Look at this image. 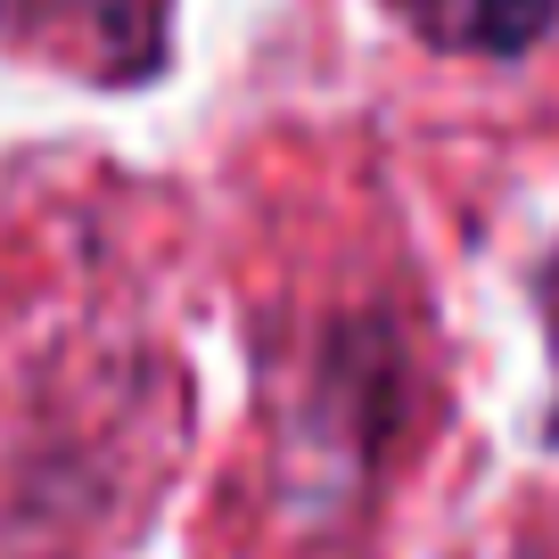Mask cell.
<instances>
[{
	"instance_id": "6da1fadb",
	"label": "cell",
	"mask_w": 559,
	"mask_h": 559,
	"mask_svg": "<svg viewBox=\"0 0 559 559\" xmlns=\"http://www.w3.org/2000/svg\"><path fill=\"white\" fill-rule=\"evenodd\" d=\"M428 50L453 58H526L559 25V0H386Z\"/></svg>"
}]
</instances>
